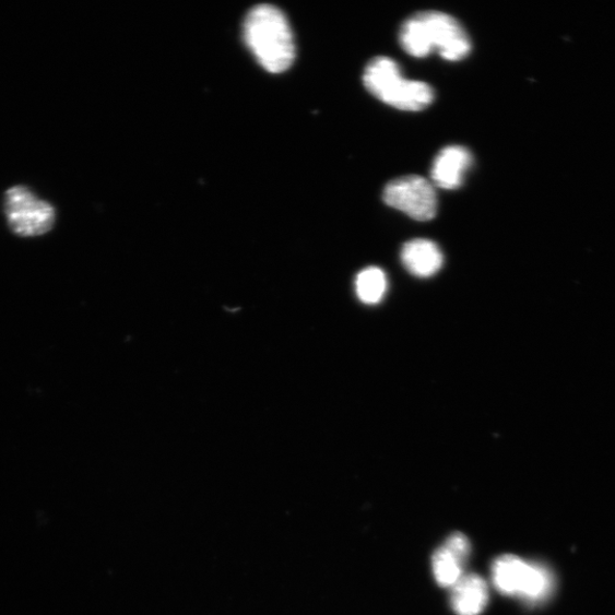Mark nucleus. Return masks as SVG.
I'll return each mask as SVG.
<instances>
[{
	"instance_id": "nucleus-2",
	"label": "nucleus",
	"mask_w": 615,
	"mask_h": 615,
	"mask_svg": "<svg viewBox=\"0 0 615 615\" xmlns=\"http://www.w3.org/2000/svg\"><path fill=\"white\" fill-rule=\"evenodd\" d=\"M245 38L260 66L272 73L286 71L296 58V45L288 21L273 5H259L249 12Z\"/></svg>"
},
{
	"instance_id": "nucleus-11",
	"label": "nucleus",
	"mask_w": 615,
	"mask_h": 615,
	"mask_svg": "<svg viewBox=\"0 0 615 615\" xmlns=\"http://www.w3.org/2000/svg\"><path fill=\"white\" fill-rule=\"evenodd\" d=\"M388 289V279L379 267H368L356 279L358 299L368 306L380 304Z\"/></svg>"
},
{
	"instance_id": "nucleus-6",
	"label": "nucleus",
	"mask_w": 615,
	"mask_h": 615,
	"mask_svg": "<svg viewBox=\"0 0 615 615\" xmlns=\"http://www.w3.org/2000/svg\"><path fill=\"white\" fill-rule=\"evenodd\" d=\"M385 202L418 222H429L437 215L438 198L435 185L416 175L390 181L385 189Z\"/></svg>"
},
{
	"instance_id": "nucleus-1",
	"label": "nucleus",
	"mask_w": 615,
	"mask_h": 615,
	"mask_svg": "<svg viewBox=\"0 0 615 615\" xmlns=\"http://www.w3.org/2000/svg\"><path fill=\"white\" fill-rule=\"evenodd\" d=\"M401 47L414 58H425L438 50L447 61H461L471 51V40L457 19L436 11L410 17L400 31Z\"/></svg>"
},
{
	"instance_id": "nucleus-8",
	"label": "nucleus",
	"mask_w": 615,
	"mask_h": 615,
	"mask_svg": "<svg viewBox=\"0 0 615 615\" xmlns=\"http://www.w3.org/2000/svg\"><path fill=\"white\" fill-rule=\"evenodd\" d=\"M401 261L412 275L429 279L441 270L443 255L433 240L417 238L410 240L401 250Z\"/></svg>"
},
{
	"instance_id": "nucleus-5",
	"label": "nucleus",
	"mask_w": 615,
	"mask_h": 615,
	"mask_svg": "<svg viewBox=\"0 0 615 615\" xmlns=\"http://www.w3.org/2000/svg\"><path fill=\"white\" fill-rule=\"evenodd\" d=\"M5 213L11 229L23 237L44 235L56 223L55 208L23 186L7 192Z\"/></svg>"
},
{
	"instance_id": "nucleus-10",
	"label": "nucleus",
	"mask_w": 615,
	"mask_h": 615,
	"mask_svg": "<svg viewBox=\"0 0 615 615\" xmlns=\"http://www.w3.org/2000/svg\"><path fill=\"white\" fill-rule=\"evenodd\" d=\"M466 560L443 544L433 557V570L437 582L442 587L451 588L464 576Z\"/></svg>"
},
{
	"instance_id": "nucleus-4",
	"label": "nucleus",
	"mask_w": 615,
	"mask_h": 615,
	"mask_svg": "<svg viewBox=\"0 0 615 615\" xmlns=\"http://www.w3.org/2000/svg\"><path fill=\"white\" fill-rule=\"evenodd\" d=\"M493 582L499 593L529 603L545 601L553 588V578L546 568L516 555H504L494 561Z\"/></svg>"
},
{
	"instance_id": "nucleus-3",
	"label": "nucleus",
	"mask_w": 615,
	"mask_h": 615,
	"mask_svg": "<svg viewBox=\"0 0 615 615\" xmlns=\"http://www.w3.org/2000/svg\"><path fill=\"white\" fill-rule=\"evenodd\" d=\"M364 85L371 95L398 110L422 111L435 99L429 85L405 79L399 66L387 57L372 59L367 64Z\"/></svg>"
},
{
	"instance_id": "nucleus-9",
	"label": "nucleus",
	"mask_w": 615,
	"mask_h": 615,
	"mask_svg": "<svg viewBox=\"0 0 615 615\" xmlns=\"http://www.w3.org/2000/svg\"><path fill=\"white\" fill-rule=\"evenodd\" d=\"M489 601L488 586L478 575H464L451 587L450 603L458 615H478Z\"/></svg>"
},
{
	"instance_id": "nucleus-7",
	"label": "nucleus",
	"mask_w": 615,
	"mask_h": 615,
	"mask_svg": "<svg viewBox=\"0 0 615 615\" xmlns=\"http://www.w3.org/2000/svg\"><path fill=\"white\" fill-rule=\"evenodd\" d=\"M472 164V154L468 149L459 145L447 146L435 158L433 184L442 190H457L463 184L465 173Z\"/></svg>"
}]
</instances>
